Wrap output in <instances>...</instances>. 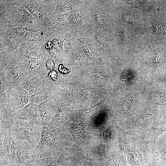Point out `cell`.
<instances>
[{"mask_svg":"<svg viewBox=\"0 0 166 166\" xmlns=\"http://www.w3.org/2000/svg\"><path fill=\"white\" fill-rule=\"evenodd\" d=\"M14 140L30 156L35 150L39 141L42 126L25 120L7 122Z\"/></svg>","mask_w":166,"mask_h":166,"instance_id":"1","label":"cell"},{"mask_svg":"<svg viewBox=\"0 0 166 166\" xmlns=\"http://www.w3.org/2000/svg\"><path fill=\"white\" fill-rule=\"evenodd\" d=\"M56 141L55 132L43 125L39 141L32 156H40L54 151Z\"/></svg>","mask_w":166,"mask_h":166,"instance_id":"2","label":"cell"},{"mask_svg":"<svg viewBox=\"0 0 166 166\" xmlns=\"http://www.w3.org/2000/svg\"><path fill=\"white\" fill-rule=\"evenodd\" d=\"M128 160L132 166H140L143 162V156L140 151L135 146L127 148Z\"/></svg>","mask_w":166,"mask_h":166,"instance_id":"3","label":"cell"},{"mask_svg":"<svg viewBox=\"0 0 166 166\" xmlns=\"http://www.w3.org/2000/svg\"><path fill=\"white\" fill-rule=\"evenodd\" d=\"M10 154L11 157L18 162H21L25 157L30 156L13 139L10 147Z\"/></svg>","mask_w":166,"mask_h":166,"instance_id":"4","label":"cell"},{"mask_svg":"<svg viewBox=\"0 0 166 166\" xmlns=\"http://www.w3.org/2000/svg\"><path fill=\"white\" fill-rule=\"evenodd\" d=\"M153 114L150 113H145L142 114L136 117L134 120L133 123L136 126H143L147 124L153 118Z\"/></svg>","mask_w":166,"mask_h":166,"instance_id":"5","label":"cell"},{"mask_svg":"<svg viewBox=\"0 0 166 166\" xmlns=\"http://www.w3.org/2000/svg\"><path fill=\"white\" fill-rule=\"evenodd\" d=\"M158 148V154L160 159V163L166 165V138L161 141Z\"/></svg>","mask_w":166,"mask_h":166,"instance_id":"6","label":"cell"},{"mask_svg":"<svg viewBox=\"0 0 166 166\" xmlns=\"http://www.w3.org/2000/svg\"><path fill=\"white\" fill-rule=\"evenodd\" d=\"M165 132H166V116L159 124L154 136V141L156 140L161 134Z\"/></svg>","mask_w":166,"mask_h":166,"instance_id":"7","label":"cell"},{"mask_svg":"<svg viewBox=\"0 0 166 166\" xmlns=\"http://www.w3.org/2000/svg\"><path fill=\"white\" fill-rule=\"evenodd\" d=\"M115 166H128L125 157H121L116 161Z\"/></svg>","mask_w":166,"mask_h":166,"instance_id":"8","label":"cell"},{"mask_svg":"<svg viewBox=\"0 0 166 166\" xmlns=\"http://www.w3.org/2000/svg\"><path fill=\"white\" fill-rule=\"evenodd\" d=\"M85 52L87 56L91 59H95L96 57L94 53L91 51L90 49H85Z\"/></svg>","mask_w":166,"mask_h":166,"instance_id":"9","label":"cell"},{"mask_svg":"<svg viewBox=\"0 0 166 166\" xmlns=\"http://www.w3.org/2000/svg\"><path fill=\"white\" fill-rule=\"evenodd\" d=\"M47 65L48 68L50 69H53L54 66L53 62L50 60L48 61Z\"/></svg>","mask_w":166,"mask_h":166,"instance_id":"10","label":"cell"},{"mask_svg":"<svg viewBox=\"0 0 166 166\" xmlns=\"http://www.w3.org/2000/svg\"><path fill=\"white\" fill-rule=\"evenodd\" d=\"M125 20L128 23L132 24L133 22L132 19L130 18L129 16L127 15L125 17Z\"/></svg>","mask_w":166,"mask_h":166,"instance_id":"11","label":"cell"},{"mask_svg":"<svg viewBox=\"0 0 166 166\" xmlns=\"http://www.w3.org/2000/svg\"><path fill=\"white\" fill-rule=\"evenodd\" d=\"M158 166H166V165H163V164H160V165H159Z\"/></svg>","mask_w":166,"mask_h":166,"instance_id":"12","label":"cell"},{"mask_svg":"<svg viewBox=\"0 0 166 166\" xmlns=\"http://www.w3.org/2000/svg\"><path fill=\"white\" fill-rule=\"evenodd\" d=\"M106 166H112V165H106Z\"/></svg>","mask_w":166,"mask_h":166,"instance_id":"13","label":"cell"}]
</instances>
